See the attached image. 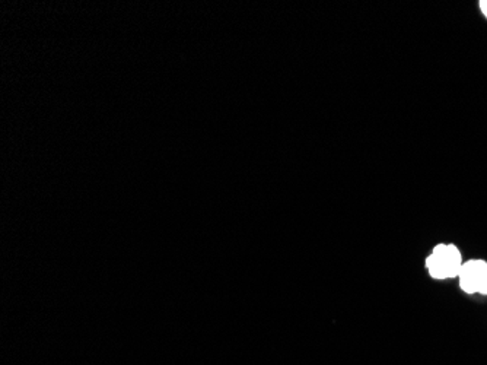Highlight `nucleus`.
<instances>
[{
	"label": "nucleus",
	"mask_w": 487,
	"mask_h": 365,
	"mask_svg": "<svg viewBox=\"0 0 487 365\" xmlns=\"http://www.w3.org/2000/svg\"><path fill=\"white\" fill-rule=\"evenodd\" d=\"M463 263V255L456 244H437L426 259V269L430 278L447 281L458 278Z\"/></svg>",
	"instance_id": "f257e3e1"
},
{
	"label": "nucleus",
	"mask_w": 487,
	"mask_h": 365,
	"mask_svg": "<svg viewBox=\"0 0 487 365\" xmlns=\"http://www.w3.org/2000/svg\"><path fill=\"white\" fill-rule=\"evenodd\" d=\"M458 282L465 294L487 295V262L483 259L464 262L458 274Z\"/></svg>",
	"instance_id": "f03ea898"
},
{
	"label": "nucleus",
	"mask_w": 487,
	"mask_h": 365,
	"mask_svg": "<svg viewBox=\"0 0 487 365\" xmlns=\"http://www.w3.org/2000/svg\"><path fill=\"white\" fill-rule=\"evenodd\" d=\"M480 9H481V12H483L484 17L487 18V0H481V2H480Z\"/></svg>",
	"instance_id": "7ed1b4c3"
}]
</instances>
